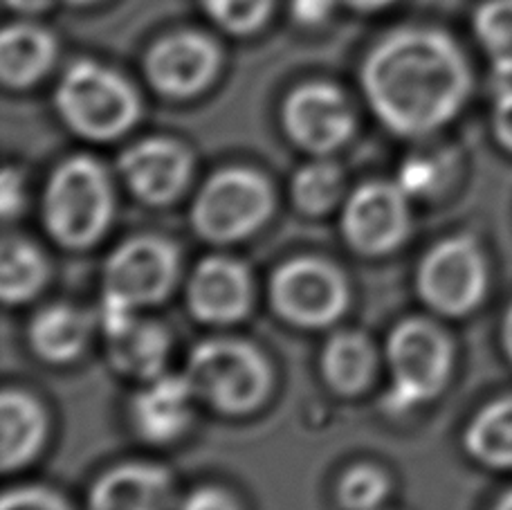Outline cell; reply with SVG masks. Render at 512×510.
Wrapping results in <instances>:
<instances>
[{
  "instance_id": "cell-1",
  "label": "cell",
  "mask_w": 512,
  "mask_h": 510,
  "mask_svg": "<svg viewBox=\"0 0 512 510\" xmlns=\"http://www.w3.org/2000/svg\"><path fill=\"white\" fill-rule=\"evenodd\" d=\"M362 90L373 115L400 138H427L463 111L472 90L461 45L438 27L384 34L362 61Z\"/></svg>"
},
{
  "instance_id": "cell-2",
  "label": "cell",
  "mask_w": 512,
  "mask_h": 510,
  "mask_svg": "<svg viewBox=\"0 0 512 510\" xmlns=\"http://www.w3.org/2000/svg\"><path fill=\"white\" fill-rule=\"evenodd\" d=\"M115 216V189L93 156H70L43 189V225L66 250H86L104 239Z\"/></svg>"
},
{
  "instance_id": "cell-3",
  "label": "cell",
  "mask_w": 512,
  "mask_h": 510,
  "mask_svg": "<svg viewBox=\"0 0 512 510\" xmlns=\"http://www.w3.org/2000/svg\"><path fill=\"white\" fill-rule=\"evenodd\" d=\"M54 106L63 124L90 142L120 140L142 115V99L131 81L90 59L70 63L63 72Z\"/></svg>"
},
{
  "instance_id": "cell-4",
  "label": "cell",
  "mask_w": 512,
  "mask_h": 510,
  "mask_svg": "<svg viewBox=\"0 0 512 510\" xmlns=\"http://www.w3.org/2000/svg\"><path fill=\"white\" fill-rule=\"evenodd\" d=\"M384 358L389 369L384 407L391 414H405L443 394L452 378L454 346L436 322L405 317L391 329Z\"/></svg>"
},
{
  "instance_id": "cell-5",
  "label": "cell",
  "mask_w": 512,
  "mask_h": 510,
  "mask_svg": "<svg viewBox=\"0 0 512 510\" xmlns=\"http://www.w3.org/2000/svg\"><path fill=\"white\" fill-rule=\"evenodd\" d=\"M185 376L198 400L225 416L256 412L272 389L270 362L256 346L236 338H209L196 344Z\"/></svg>"
},
{
  "instance_id": "cell-6",
  "label": "cell",
  "mask_w": 512,
  "mask_h": 510,
  "mask_svg": "<svg viewBox=\"0 0 512 510\" xmlns=\"http://www.w3.org/2000/svg\"><path fill=\"white\" fill-rule=\"evenodd\" d=\"M272 212L274 191L268 178L248 167H230L203 182L191 205L189 221L203 241L230 245L259 232Z\"/></svg>"
},
{
  "instance_id": "cell-7",
  "label": "cell",
  "mask_w": 512,
  "mask_h": 510,
  "mask_svg": "<svg viewBox=\"0 0 512 510\" xmlns=\"http://www.w3.org/2000/svg\"><path fill=\"white\" fill-rule=\"evenodd\" d=\"M488 259L472 234H456L425 252L416 272L423 304L443 317H465L488 295Z\"/></svg>"
},
{
  "instance_id": "cell-8",
  "label": "cell",
  "mask_w": 512,
  "mask_h": 510,
  "mask_svg": "<svg viewBox=\"0 0 512 510\" xmlns=\"http://www.w3.org/2000/svg\"><path fill=\"white\" fill-rule=\"evenodd\" d=\"M176 245L158 234H140L111 252L104 266L102 302L140 313L162 304L178 284Z\"/></svg>"
},
{
  "instance_id": "cell-9",
  "label": "cell",
  "mask_w": 512,
  "mask_h": 510,
  "mask_svg": "<svg viewBox=\"0 0 512 510\" xmlns=\"http://www.w3.org/2000/svg\"><path fill=\"white\" fill-rule=\"evenodd\" d=\"M349 284L331 261L297 257L272 272L270 304L283 322L319 331L335 324L349 308Z\"/></svg>"
},
{
  "instance_id": "cell-10",
  "label": "cell",
  "mask_w": 512,
  "mask_h": 510,
  "mask_svg": "<svg viewBox=\"0 0 512 510\" xmlns=\"http://www.w3.org/2000/svg\"><path fill=\"white\" fill-rule=\"evenodd\" d=\"M223 66V50L207 32L171 30L155 41L144 57V75L155 93L185 102L203 95Z\"/></svg>"
},
{
  "instance_id": "cell-11",
  "label": "cell",
  "mask_w": 512,
  "mask_h": 510,
  "mask_svg": "<svg viewBox=\"0 0 512 510\" xmlns=\"http://www.w3.org/2000/svg\"><path fill=\"white\" fill-rule=\"evenodd\" d=\"M355 111L331 81H306L283 99L281 124L290 142L310 156H331L355 133Z\"/></svg>"
},
{
  "instance_id": "cell-12",
  "label": "cell",
  "mask_w": 512,
  "mask_h": 510,
  "mask_svg": "<svg viewBox=\"0 0 512 510\" xmlns=\"http://www.w3.org/2000/svg\"><path fill=\"white\" fill-rule=\"evenodd\" d=\"M409 232V196L398 182L369 180L344 200L342 234L351 250L364 257L396 252Z\"/></svg>"
},
{
  "instance_id": "cell-13",
  "label": "cell",
  "mask_w": 512,
  "mask_h": 510,
  "mask_svg": "<svg viewBox=\"0 0 512 510\" xmlns=\"http://www.w3.org/2000/svg\"><path fill=\"white\" fill-rule=\"evenodd\" d=\"M117 169L137 200L151 207H167L187 189L194 158L178 140L146 138L122 153Z\"/></svg>"
},
{
  "instance_id": "cell-14",
  "label": "cell",
  "mask_w": 512,
  "mask_h": 510,
  "mask_svg": "<svg viewBox=\"0 0 512 510\" xmlns=\"http://www.w3.org/2000/svg\"><path fill=\"white\" fill-rule=\"evenodd\" d=\"M250 270L239 259L212 254L196 263L187 281V308L196 322L227 326L241 322L252 308Z\"/></svg>"
},
{
  "instance_id": "cell-15",
  "label": "cell",
  "mask_w": 512,
  "mask_h": 510,
  "mask_svg": "<svg viewBox=\"0 0 512 510\" xmlns=\"http://www.w3.org/2000/svg\"><path fill=\"white\" fill-rule=\"evenodd\" d=\"M196 400V391L185 373L180 376L162 373L158 378L146 380L135 391L128 407V418L142 441L169 445L185 436L191 427Z\"/></svg>"
},
{
  "instance_id": "cell-16",
  "label": "cell",
  "mask_w": 512,
  "mask_h": 510,
  "mask_svg": "<svg viewBox=\"0 0 512 510\" xmlns=\"http://www.w3.org/2000/svg\"><path fill=\"white\" fill-rule=\"evenodd\" d=\"M176 495L167 468L128 461L106 470L88 495V510H169Z\"/></svg>"
},
{
  "instance_id": "cell-17",
  "label": "cell",
  "mask_w": 512,
  "mask_h": 510,
  "mask_svg": "<svg viewBox=\"0 0 512 510\" xmlns=\"http://www.w3.org/2000/svg\"><path fill=\"white\" fill-rule=\"evenodd\" d=\"M57 36L32 21L7 25L0 34V79L12 90H27L48 75L57 61Z\"/></svg>"
},
{
  "instance_id": "cell-18",
  "label": "cell",
  "mask_w": 512,
  "mask_h": 510,
  "mask_svg": "<svg viewBox=\"0 0 512 510\" xmlns=\"http://www.w3.org/2000/svg\"><path fill=\"white\" fill-rule=\"evenodd\" d=\"M0 463L5 472H16L39 457L48 439V414L32 394L23 389H5L0 398Z\"/></svg>"
},
{
  "instance_id": "cell-19",
  "label": "cell",
  "mask_w": 512,
  "mask_h": 510,
  "mask_svg": "<svg viewBox=\"0 0 512 510\" xmlns=\"http://www.w3.org/2000/svg\"><path fill=\"white\" fill-rule=\"evenodd\" d=\"M93 315L72 304L41 308L27 326L34 355L48 364H70L81 358L93 335Z\"/></svg>"
},
{
  "instance_id": "cell-20",
  "label": "cell",
  "mask_w": 512,
  "mask_h": 510,
  "mask_svg": "<svg viewBox=\"0 0 512 510\" xmlns=\"http://www.w3.org/2000/svg\"><path fill=\"white\" fill-rule=\"evenodd\" d=\"M171 353L167 326L137 315L124 329L106 335V355L111 367L122 376L153 380L164 373Z\"/></svg>"
},
{
  "instance_id": "cell-21",
  "label": "cell",
  "mask_w": 512,
  "mask_h": 510,
  "mask_svg": "<svg viewBox=\"0 0 512 510\" xmlns=\"http://www.w3.org/2000/svg\"><path fill=\"white\" fill-rule=\"evenodd\" d=\"M322 378L337 396L353 398L371 387L378 371V351L367 333L337 331L322 349Z\"/></svg>"
},
{
  "instance_id": "cell-22",
  "label": "cell",
  "mask_w": 512,
  "mask_h": 510,
  "mask_svg": "<svg viewBox=\"0 0 512 510\" xmlns=\"http://www.w3.org/2000/svg\"><path fill=\"white\" fill-rule=\"evenodd\" d=\"M463 448L479 466L512 470V396L483 405L463 432Z\"/></svg>"
},
{
  "instance_id": "cell-23",
  "label": "cell",
  "mask_w": 512,
  "mask_h": 510,
  "mask_svg": "<svg viewBox=\"0 0 512 510\" xmlns=\"http://www.w3.org/2000/svg\"><path fill=\"white\" fill-rule=\"evenodd\" d=\"M50 279V263L34 243L7 236L0 250V295L7 306L25 304L41 293Z\"/></svg>"
},
{
  "instance_id": "cell-24",
  "label": "cell",
  "mask_w": 512,
  "mask_h": 510,
  "mask_svg": "<svg viewBox=\"0 0 512 510\" xmlns=\"http://www.w3.org/2000/svg\"><path fill=\"white\" fill-rule=\"evenodd\" d=\"M292 203L306 216H324L342 203L344 198V173L340 165L326 156L299 167L290 182Z\"/></svg>"
},
{
  "instance_id": "cell-25",
  "label": "cell",
  "mask_w": 512,
  "mask_h": 510,
  "mask_svg": "<svg viewBox=\"0 0 512 510\" xmlns=\"http://www.w3.org/2000/svg\"><path fill=\"white\" fill-rule=\"evenodd\" d=\"M474 36L481 43L492 70L512 79V0H486L472 18Z\"/></svg>"
},
{
  "instance_id": "cell-26",
  "label": "cell",
  "mask_w": 512,
  "mask_h": 510,
  "mask_svg": "<svg viewBox=\"0 0 512 510\" xmlns=\"http://www.w3.org/2000/svg\"><path fill=\"white\" fill-rule=\"evenodd\" d=\"M391 493L387 472L373 463H355L337 481L335 499L342 510H378Z\"/></svg>"
},
{
  "instance_id": "cell-27",
  "label": "cell",
  "mask_w": 512,
  "mask_h": 510,
  "mask_svg": "<svg viewBox=\"0 0 512 510\" xmlns=\"http://www.w3.org/2000/svg\"><path fill=\"white\" fill-rule=\"evenodd\" d=\"M216 27L234 36H250L270 21L277 0H198Z\"/></svg>"
},
{
  "instance_id": "cell-28",
  "label": "cell",
  "mask_w": 512,
  "mask_h": 510,
  "mask_svg": "<svg viewBox=\"0 0 512 510\" xmlns=\"http://www.w3.org/2000/svg\"><path fill=\"white\" fill-rule=\"evenodd\" d=\"M443 171L432 156H409V160L402 162L398 171V185L405 189V194L411 198L429 196L432 191L441 185Z\"/></svg>"
},
{
  "instance_id": "cell-29",
  "label": "cell",
  "mask_w": 512,
  "mask_h": 510,
  "mask_svg": "<svg viewBox=\"0 0 512 510\" xmlns=\"http://www.w3.org/2000/svg\"><path fill=\"white\" fill-rule=\"evenodd\" d=\"M0 510H75L59 493L45 486L9 488L0 502Z\"/></svg>"
},
{
  "instance_id": "cell-30",
  "label": "cell",
  "mask_w": 512,
  "mask_h": 510,
  "mask_svg": "<svg viewBox=\"0 0 512 510\" xmlns=\"http://www.w3.org/2000/svg\"><path fill=\"white\" fill-rule=\"evenodd\" d=\"M25 194L23 173L7 167L3 171V178H0V212H3L5 221H12V218L23 214L27 198Z\"/></svg>"
},
{
  "instance_id": "cell-31",
  "label": "cell",
  "mask_w": 512,
  "mask_h": 510,
  "mask_svg": "<svg viewBox=\"0 0 512 510\" xmlns=\"http://www.w3.org/2000/svg\"><path fill=\"white\" fill-rule=\"evenodd\" d=\"M178 510H241L239 502L218 486H200L182 499Z\"/></svg>"
},
{
  "instance_id": "cell-32",
  "label": "cell",
  "mask_w": 512,
  "mask_h": 510,
  "mask_svg": "<svg viewBox=\"0 0 512 510\" xmlns=\"http://www.w3.org/2000/svg\"><path fill=\"white\" fill-rule=\"evenodd\" d=\"M492 133L501 149L512 153V86H504L492 104Z\"/></svg>"
},
{
  "instance_id": "cell-33",
  "label": "cell",
  "mask_w": 512,
  "mask_h": 510,
  "mask_svg": "<svg viewBox=\"0 0 512 510\" xmlns=\"http://www.w3.org/2000/svg\"><path fill=\"white\" fill-rule=\"evenodd\" d=\"M340 0H292V14L301 25H317L333 12Z\"/></svg>"
},
{
  "instance_id": "cell-34",
  "label": "cell",
  "mask_w": 512,
  "mask_h": 510,
  "mask_svg": "<svg viewBox=\"0 0 512 510\" xmlns=\"http://www.w3.org/2000/svg\"><path fill=\"white\" fill-rule=\"evenodd\" d=\"M52 3L54 0H5V5L21 16H36L48 12Z\"/></svg>"
},
{
  "instance_id": "cell-35",
  "label": "cell",
  "mask_w": 512,
  "mask_h": 510,
  "mask_svg": "<svg viewBox=\"0 0 512 510\" xmlns=\"http://www.w3.org/2000/svg\"><path fill=\"white\" fill-rule=\"evenodd\" d=\"M396 3V0H340V5L353 9V12L360 14H373V12H382L389 5Z\"/></svg>"
},
{
  "instance_id": "cell-36",
  "label": "cell",
  "mask_w": 512,
  "mask_h": 510,
  "mask_svg": "<svg viewBox=\"0 0 512 510\" xmlns=\"http://www.w3.org/2000/svg\"><path fill=\"white\" fill-rule=\"evenodd\" d=\"M501 344H504V351L512 362V304L506 308L504 322H501Z\"/></svg>"
},
{
  "instance_id": "cell-37",
  "label": "cell",
  "mask_w": 512,
  "mask_h": 510,
  "mask_svg": "<svg viewBox=\"0 0 512 510\" xmlns=\"http://www.w3.org/2000/svg\"><path fill=\"white\" fill-rule=\"evenodd\" d=\"M492 510H512V488L497 499V504L492 506Z\"/></svg>"
},
{
  "instance_id": "cell-38",
  "label": "cell",
  "mask_w": 512,
  "mask_h": 510,
  "mask_svg": "<svg viewBox=\"0 0 512 510\" xmlns=\"http://www.w3.org/2000/svg\"><path fill=\"white\" fill-rule=\"evenodd\" d=\"M63 3L70 5V7H90V5L102 3V0H63Z\"/></svg>"
}]
</instances>
